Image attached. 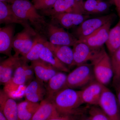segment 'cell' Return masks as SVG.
Segmentation results:
<instances>
[{
  "label": "cell",
  "instance_id": "37",
  "mask_svg": "<svg viewBox=\"0 0 120 120\" xmlns=\"http://www.w3.org/2000/svg\"><path fill=\"white\" fill-rule=\"evenodd\" d=\"M15 0H0V1L1 2H6V3H10V4H12L14 1Z\"/></svg>",
  "mask_w": 120,
  "mask_h": 120
},
{
  "label": "cell",
  "instance_id": "26",
  "mask_svg": "<svg viewBox=\"0 0 120 120\" xmlns=\"http://www.w3.org/2000/svg\"><path fill=\"white\" fill-rule=\"evenodd\" d=\"M106 44L111 55L120 47V18L116 26L110 29Z\"/></svg>",
  "mask_w": 120,
  "mask_h": 120
},
{
  "label": "cell",
  "instance_id": "7",
  "mask_svg": "<svg viewBox=\"0 0 120 120\" xmlns=\"http://www.w3.org/2000/svg\"><path fill=\"white\" fill-rule=\"evenodd\" d=\"M98 105L111 120H120V109L116 95L106 86H103Z\"/></svg>",
  "mask_w": 120,
  "mask_h": 120
},
{
  "label": "cell",
  "instance_id": "20",
  "mask_svg": "<svg viewBox=\"0 0 120 120\" xmlns=\"http://www.w3.org/2000/svg\"><path fill=\"white\" fill-rule=\"evenodd\" d=\"M43 83L37 79L31 82L25 90L26 99L34 103L43 101L46 94V89Z\"/></svg>",
  "mask_w": 120,
  "mask_h": 120
},
{
  "label": "cell",
  "instance_id": "5",
  "mask_svg": "<svg viewBox=\"0 0 120 120\" xmlns=\"http://www.w3.org/2000/svg\"><path fill=\"white\" fill-rule=\"evenodd\" d=\"M44 33L54 45L73 46L78 41L76 37L52 23H47Z\"/></svg>",
  "mask_w": 120,
  "mask_h": 120
},
{
  "label": "cell",
  "instance_id": "27",
  "mask_svg": "<svg viewBox=\"0 0 120 120\" xmlns=\"http://www.w3.org/2000/svg\"><path fill=\"white\" fill-rule=\"evenodd\" d=\"M27 81V79L24 69V62L22 60L20 64L15 70L11 81L8 84L11 83L13 85V87H16L23 85Z\"/></svg>",
  "mask_w": 120,
  "mask_h": 120
},
{
  "label": "cell",
  "instance_id": "2",
  "mask_svg": "<svg viewBox=\"0 0 120 120\" xmlns=\"http://www.w3.org/2000/svg\"><path fill=\"white\" fill-rule=\"evenodd\" d=\"M60 115H73L78 112V108L83 104L81 90L65 88L60 91L52 101Z\"/></svg>",
  "mask_w": 120,
  "mask_h": 120
},
{
  "label": "cell",
  "instance_id": "3",
  "mask_svg": "<svg viewBox=\"0 0 120 120\" xmlns=\"http://www.w3.org/2000/svg\"><path fill=\"white\" fill-rule=\"evenodd\" d=\"M91 64L95 80L103 86L109 84L113 79V71L111 57L104 47Z\"/></svg>",
  "mask_w": 120,
  "mask_h": 120
},
{
  "label": "cell",
  "instance_id": "8",
  "mask_svg": "<svg viewBox=\"0 0 120 120\" xmlns=\"http://www.w3.org/2000/svg\"><path fill=\"white\" fill-rule=\"evenodd\" d=\"M114 16V14H110L84 20L76 29L75 34L77 38L80 39L89 36L113 20Z\"/></svg>",
  "mask_w": 120,
  "mask_h": 120
},
{
  "label": "cell",
  "instance_id": "36",
  "mask_svg": "<svg viewBox=\"0 0 120 120\" xmlns=\"http://www.w3.org/2000/svg\"><path fill=\"white\" fill-rule=\"evenodd\" d=\"M0 120H8L1 111H0Z\"/></svg>",
  "mask_w": 120,
  "mask_h": 120
},
{
  "label": "cell",
  "instance_id": "1",
  "mask_svg": "<svg viewBox=\"0 0 120 120\" xmlns=\"http://www.w3.org/2000/svg\"><path fill=\"white\" fill-rule=\"evenodd\" d=\"M11 5L17 17L28 22L38 34L44 33L47 23L44 16L39 14L32 3L28 0H15Z\"/></svg>",
  "mask_w": 120,
  "mask_h": 120
},
{
  "label": "cell",
  "instance_id": "4",
  "mask_svg": "<svg viewBox=\"0 0 120 120\" xmlns=\"http://www.w3.org/2000/svg\"><path fill=\"white\" fill-rule=\"evenodd\" d=\"M94 79L91 64H82L77 66L68 75L67 88L74 89L83 87L94 81Z\"/></svg>",
  "mask_w": 120,
  "mask_h": 120
},
{
  "label": "cell",
  "instance_id": "30",
  "mask_svg": "<svg viewBox=\"0 0 120 120\" xmlns=\"http://www.w3.org/2000/svg\"><path fill=\"white\" fill-rule=\"evenodd\" d=\"M57 0H32V4L37 10L41 11L50 8Z\"/></svg>",
  "mask_w": 120,
  "mask_h": 120
},
{
  "label": "cell",
  "instance_id": "19",
  "mask_svg": "<svg viewBox=\"0 0 120 120\" xmlns=\"http://www.w3.org/2000/svg\"><path fill=\"white\" fill-rule=\"evenodd\" d=\"M64 72L58 71L48 82L46 98L52 101L54 96L61 90L67 88V76Z\"/></svg>",
  "mask_w": 120,
  "mask_h": 120
},
{
  "label": "cell",
  "instance_id": "25",
  "mask_svg": "<svg viewBox=\"0 0 120 120\" xmlns=\"http://www.w3.org/2000/svg\"><path fill=\"white\" fill-rule=\"evenodd\" d=\"M40 103H34L26 99L18 104V115L20 120H30L39 107Z\"/></svg>",
  "mask_w": 120,
  "mask_h": 120
},
{
  "label": "cell",
  "instance_id": "23",
  "mask_svg": "<svg viewBox=\"0 0 120 120\" xmlns=\"http://www.w3.org/2000/svg\"><path fill=\"white\" fill-rule=\"evenodd\" d=\"M40 59L51 65L58 71L64 72H70L67 65L62 63L45 44L40 54Z\"/></svg>",
  "mask_w": 120,
  "mask_h": 120
},
{
  "label": "cell",
  "instance_id": "17",
  "mask_svg": "<svg viewBox=\"0 0 120 120\" xmlns=\"http://www.w3.org/2000/svg\"><path fill=\"white\" fill-rule=\"evenodd\" d=\"M0 23L6 25L18 24L24 28L32 29L28 22L19 19L13 12L11 4L0 1Z\"/></svg>",
  "mask_w": 120,
  "mask_h": 120
},
{
  "label": "cell",
  "instance_id": "21",
  "mask_svg": "<svg viewBox=\"0 0 120 120\" xmlns=\"http://www.w3.org/2000/svg\"><path fill=\"white\" fill-rule=\"evenodd\" d=\"M45 44L62 63L69 67L73 66V49L70 46L53 45L47 41Z\"/></svg>",
  "mask_w": 120,
  "mask_h": 120
},
{
  "label": "cell",
  "instance_id": "16",
  "mask_svg": "<svg viewBox=\"0 0 120 120\" xmlns=\"http://www.w3.org/2000/svg\"><path fill=\"white\" fill-rule=\"evenodd\" d=\"M31 66L36 79L43 82H49L58 72L51 65L40 59L31 61Z\"/></svg>",
  "mask_w": 120,
  "mask_h": 120
},
{
  "label": "cell",
  "instance_id": "6",
  "mask_svg": "<svg viewBox=\"0 0 120 120\" xmlns=\"http://www.w3.org/2000/svg\"><path fill=\"white\" fill-rule=\"evenodd\" d=\"M38 33L34 28H24L14 37L13 49L15 52L14 56H26L32 47L35 36Z\"/></svg>",
  "mask_w": 120,
  "mask_h": 120
},
{
  "label": "cell",
  "instance_id": "38",
  "mask_svg": "<svg viewBox=\"0 0 120 120\" xmlns=\"http://www.w3.org/2000/svg\"><path fill=\"white\" fill-rule=\"evenodd\" d=\"M79 120H90L89 116H83Z\"/></svg>",
  "mask_w": 120,
  "mask_h": 120
},
{
  "label": "cell",
  "instance_id": "34",
  "mask_svg": "<svg viewBox=\"0 0 120 120\" xmlns=\"http://www.w3.org/2000/svg\"><path fill=\"white\" fill-rule=\"evenodd\" d=\"M112 83L116 91V96L120 109V80Z\"/></svg>",
  "mask_w": 120,
  "mask_h": 120
},
{
  "label": "cell",
  "instance_id": "14",
  "mask_svg": "<svg viewBox=\"0 0 120 120\" xmlns=\"http://www.w3.org/2000/svg\"><path fill=\"white\" fill-rule=\"evenodd\" d=\"M0 111L8 120H20L18 104L4 90L0 91Z\"/></svg>",
  "mask_w": 120,
  "mask_h": 120
},
{
  "label": "cell",
  "instance_id": "32",
  "mask_svg": "<svg viewBox=\"0 0 120 120\" xmlns=\"http://www.w3.org/2000/svg\"><path fill=\"white\" fill-rule=\"evenodd\" d=\"M109 4L107 2L102 0H98L97 8L94 14L105 13L109 10Z\"/></svg>",
  "mask_w": 120,
  "mask_h": 120
},
{
  "label": "cell",
  "instance_id": "12",
  "mask_svg": "<svg viewBox=\"0 0 120 120\" xmlns=\"http://www.w3.org/2000/svg\"><path fill=\"white\" fill-rule=\"evenodd\" d=\"M50 17L62 27L69 29L79 26L84 20L89 19L90 16L78 13L62 12L56 13Z\"/></svg>",
  "mask_w": 120,
  "mask_h": 120
},
{
  "label": "cell",
  "instance_id": "15",
  "mask_svg": "<svg viewBox=\"0 0 120 120\" xmlns=\"http://www.w3.org/2000/svg\"><path fill=\"white\" fill-rule=\"evenodd\" d=\"M22 60L21 57L12 56L1 62L0 64V82L6 84L11 81L15 70Z\"/></svg>",
  "mask_w": 120,
  "mask_h": 120
},
{
  "label": "cell",
  "instance_id": "31",
  "mask_svg": "<svg viewBox=\"0 0 120 120\" xmlns=\"http://www.w3.org/2000/svg\"><path fill=\"white\" fill-rule=\"evenodd\" d=\"M98 0H86L83 2L84 9L87 15L94 14Z\"/></svg>",
  "mask_w": 120,
  "mask_h": 120
},
{
  "label": "cell",
  "instance_id": "28",
  "mask_svg": "<svg viewBox=\"0 0 120 120\" xmlns=\"http://www.w3.org/2000/svg\"><path fill=\"white\" fill-rule=\"evenodd\" d=\"M110 57L113 71L114 82L120 80V47L111 55Z\"/></svg>",
  "mask_w": 120,
  "mask_h": 120
},
{
  "label": "cell",
  "instance_id": "29",
  "mask_svg": "<svg viewBox=\"0 0 120 120\" xmlns=\"http://www.w3.org/2000/svg\"><path fill=\"white\" fill-rule=\"evenodd\" d=\"M90 120H112L100 107L93 106L89 110Z\"/></svg>",
  "mask_w": 120,
  "mask_h": 120
},
{
  "label": "cell",
  "instance_id": "33",
  "mask_svg": "<svg viewBox=\"0 0 120 120\" xmlns=\"http://www.w3.org/2000/svg\"><path fill=\"white\" fill-rule=\"evenodd\" d=\"M72 115H59L54 116L48 120H75Z\"/></svg>",
  "mask_w": 120,
  "mask_h": 120
},
{
  "label": "cell",
  "instance_id": "22",
  "mask_svg": "<svg viewBox=\"0 0 120 120\" xmlns=\"http://www.w3.org/2000/svg\"><path fill=\"white\" fill-rule=\"evenodd\" d=\"M59 115L52 102L45 98L41 101L38 109L30 120H48Z\"/></svg>",
  "mask_w": 120,
  "mask_h": 120
},
{
  "label": "cell",
  "instance_id": "10",
  "mask_svg": "<svg viewBox=\"0 0 120 120\" xmlns=\"http://www.w3.org/2000/svg\"><path fill=\"white\" fill-rule=\"evenodd\" d=\"M93 49L86 43L79 41L73 46V66H79L87 64L90 61L92 62L100 52L101 49Z\"/></svg>",
  "mask_w": 120,
  "mask_h": 120
},
{
  "label": "cell",
  "instance_id": "9",
  "mask_svg": "<svg viewBox=\"0 0 120 120\" xmlns=\"http://www.w3.org/2000/svg\"><path fill=\"white\" fill-rule=\"evenodd\" d=\"M83 2L76 0H57L50 8L42 11L43 13L50 16L56 13L70 12L87 15L84 9Z\"/></svg>",
  "mask_w": 120,
  "mask_h": 120
},
{
  "label": "cell",
  "instance_id": "40",
  "mask_svg": "<svg viewBox=\"0 0 120 120\" xmlns=\"http://www.w3.org/2000/svg\"></svg>",
  "mask_w": 120,
  "mask_h": 120
},
{
  "label": "cell",
  "instance_id": "18",
  "mask_svg": "<svg viewBox=\"0 0 120 120\" xmlns=\"http://www.w3.org/2000/svg\"><path fill=\"white\" fill-rule=\"evenodd\" d=\"M14 32L15 27L12 24L0 28V53L8 57L12 56Z\"/></svg>",
  "mask_w": 120,
  "mask_h": 120
},
{
  "label": "cell",
  "instance_id": "13",
  "mask_svg": "<svg viewBox=\"0 0 120 120\" xmlns=\"http://www.w3.org/2000/svg\"><path fill=\"white\" fill-rule=\"evenodd\" d=\"M103 85L95 80L81 90V95L83 103L93 106L98 105L103 88Z\"/></svg>",
  "mask_w": 120,
  "mask_h": 120
},
{
  "label": "cell",
  "instance_id": "39",
  "mask_svg": "<svg viewBox=\"0 0 120 120\" xmlns=\"http://www.w3.org/2000/svg\"><path fill=\"white\" fill-rule=\"evenodd\" d=\"M76 0L77 1H83V0Z\"/></svg>",
  "mask_w": 120,
  "mask_h": 120
},
{
  "label": "cell",
  "instance_id": "35",
  "mask_svg": "<svg viewBox=\"0 0 120 120\" xmlns=\"http://www.w3.org/2000/svg\"><path fill=\"white\" fill-rule=\"evenodd\" d=\"M115 4L118 16L120 18V0H113Z\"/></svg>",
  "mask_w": 120,
  "mask_h": 120
},
{
  "label": "cell",
  "instance_id": "24",
  "mask_svg": "<svg viewBox=\"0 0 120 120\" xmlns=\"http://www.w3.org/2000/svg\"><path fill=\"white\" fill-rule=\"evenodd\" d=\"M47 40L39 34H38L35 38L34 42L30 51L23 56H21V59L24 61H28L40 59V56L42 49L45 46Z\"/></svg>",
  "mask_w": 120,
  "mask_h": 120
},
{
  "label": "cell",
  "instance_id": "11",
  "mask_svg": "<svg viewBox=\"0 0 120 120\" xmlns=\"http://www.w3.org/2000/svg\"><path fill=\"white\" fill-rule=\"evenodd\" d=\"M112 21H109L89 36L78 40L93 49L101 48L108 40Z\"/></svg>",
  "mask_w": 120,
  "mask_h": 120
}]
</instances>
